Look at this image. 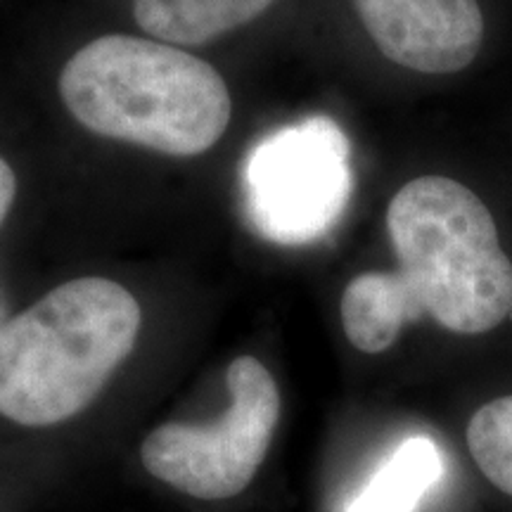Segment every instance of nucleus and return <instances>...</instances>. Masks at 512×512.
I'll list each match as a JSON object with an SVG mask.
<instances>
[{"label":"nucleus","mask_w":512,"mask_h":512,"mask_svg":"<svg viewBox=\"0 0 512 512\" xmlns=\"http://www.w3.org/2000/svg\"><path fill=\"white\" fill-rule=\"evenodd\" d=\"M441 477L437 446L413 437L396 448L389 463L358 494L347 512H413L425 491Z\"/></svg>","instance_id":"1a4fd4ad"},{"label":"nucleus","mask_w":512,"mask_h":512,"mask_svg":"<svg viewBox=\"0 0 512 512\" xmlns=\"http://www.w3.org/2000/svg\"><path fill=\"white\" fill-rule=\"evenodd\" d=\"M349 140L335 121L311 117L256 143L242 192L256 233L280 245L318 240L351 195Z\"/></svg>","instance_id":"39448f33"},{"label":"nucleus","mask_w":512,"mask_h":512,"mask_svg":"<svg viewBox=\"0 0 512 512\" xmlns=\"http://www.w3.org/2000/svg\"><path fill=\"white\" fill-rule=\"evenodd\" d=\"M380 53L420 74H453L475 60L484 41L477 0H354Z\"/></svg>","instance_id":"423d86ee"},{"label":"nucleus","mask_w":512,"mask_h":512,"mask_svg":"<svg viewBox=\"0 0 512 512\" xmlns=\"http://www.w3.org/2000/svg\"><path fill=\"white\" fill-rule=\"evenodd\" d=\"M275 0H133L138 27L171 46H204L245 27Z\"/></svg>","instance_id":"0eeeda50"},{"label":"nucleus","mask_w":512,"mask_h":512,"mask_svg":"<svg viewBox=\"0 0 512 512\" xmlns=\"http://www.w3.org/2000/svg\"><path fill=\"white\" fill-rule=\"evenodd\" d=\"M467 446L482 475L512 496V396L477 408L467 422Z\"/></svg>","instance_id":"9d476101"},{"label":"nucleus","mask_w":512,"mask_h":512,"mask_svg":"<svg viewBox=\"0 0 512 512\" xmlns=\"http://www.w3.org/2000/svg\"><path fill=\"white\" fill-rule=\"evenodd\" d=\"M230 408L214 422H166L143 441V465L159 482L200 501H226L252 482L280 420V392L259 358L226 370Z\"/></svg>","instance_id":"20e7f679"},{"label":"nucleus","mask_w":512,"mask_h":512,"mask_svg":"<svg viewBox=\"0 0 512 512\" xmlns=\"http://www.w3.org/2000/svg\"><path fill=\"white\" fill-rule=\"evenodd\" d=\"M60 95L95 136L171 157H197L219 143L233 100L226 81L188 50L110 34L64 64Z\"/></svg>","instance_id":"f257e3e1"},{"label":"nucleus","mask_w":512,"mask_h":512,"mask_svg":"<svg viewBox=\"0 0 512 512\" xmlns=\"http://www.w3.org/2000/svg\"><path fill=\"white\" fill-rule=\"evenodd\" d=\"M143 311L107 278L69 280L0 325V415L48 427L93 403L126 361Z\"/></svg>","instance_id":"f03ea898"},{"label":"nucleus","mask_w":512,"mask_h":512,"mask_svg":"<svg viewBox=\"0 0 512 512\" xmlns=\"http://www.w3.org/2000/svg\"><path fill=\"white\" fill-rule=\"evenodd\" d=\"M15 192H17L15 171H12L10 164L0 157V223L5 221L12 202H15Z\"/></svg>","instance_id":"9b49d317"},{"label":"nucleus","mask_w":512,"mask_h":512,"mask_svg":"<svg viewBox=\"0 0 512 512\" xmlns=\"http://www.w3.org/2000/svg\"><path fill=\"white\" fill-rule=\"evenodd\" d=\"M387 230L418 316L458 335L498 328L512 311V261L494 216L463 183L422 176L396 192Z\"/></svg>","instance_id":"7ed1b4c3"},{"label":"nucleus","mask_w":512,"mask_h":512,"mask_svg":"<svg viewBox=\"0 0 512 512\" xmlns=\"http://www.w3.org/2000/svg\"><path fill=\"white\" fill-rule=\"evenodd\" d=\"M342 325L363 354H380L399 339L403 325L420 320L399 273H361L342 294Z\"/></svg>","instance_id":"6e6552de"}]
</instances>
